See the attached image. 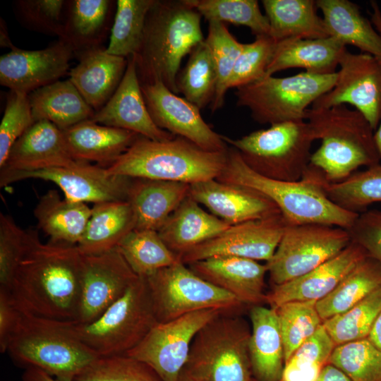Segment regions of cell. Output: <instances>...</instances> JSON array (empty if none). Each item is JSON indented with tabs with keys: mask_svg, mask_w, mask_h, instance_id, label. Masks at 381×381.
Returning <instances> with one entry per match:
<instances>
[{
	"mask_svg": "<svg viewBox=\"0 0 381 381\" xmlns=\"http://www.w3.org/2000/svg\"><path fill=\"white\" fill-rule=\"evenodd\" d=\"M83 255L76 245L42 243L28 230L22 258L8 290L22 313L75 322L80 298Z\"/></svg>",
	"mask_w": 381,
	"mask_h": 381,
	"instance_id": "cell-1",
	"label": "cell"
},
{
	"mask_svg": "<svg viewBox=\"0 0 381 381\" xmlns=\"http://www.w3.org/2000/svg\"><path fill=\"white\" fill-rule=\"evenodd\" d=\"M253 190L273 202L287 224H320L349 229L358 214L333 202L324 190L325 179L309 164L297 181L265 177L250 169L240 153L228 148L225 166L216 179Z\"/></svg>",
	"mask_w": 381,
	"mask_h": 381,
	"instance_id": "cell-2",
	"label": "cell"
},
{
	"mask_svg": "<svg viewBox=\"0 0 381 381\" xmlns=\"http://www.w3.org/2000/svg\"><path fill=\"white\" fill-rule=\"evenodd\" d=\"M204 40L201 16L187 0H155L140 47L133 56L140 85L160 81L179 93L181 61Z\"/></svg>",
	"mask_w": 381,
	"mask_h": 381,
	"instance_id": "cell-3",
	"label": "cell"
},
{
	"mask_svg": "<svg viewBox=\"0 0 381 381\" xmlns=\"http://www.w3.org/2000/svg\"><path fill=\"white\" fill-rule=\"evenodd\" d=\"M306 121L319 147L310 165L328 183H339L357 171L380 164L374 130L358 111L341 104L308 109Z\"/></svg>",
	"mask_w": 381,
	"mask_h": 381,
	"instance_id": "cell-4",
	"label": "cell"
},
{
	"mask_svg": "<svg viewBox=\"0 0 381 381\" xmlns=\"http://www.w3.org/2000/svg\"><path fill=\"white\" fill-rule=\"evenodd\" d=\"M227 150H207L179 136L155 141L139 135L118 159L106 168L112 174L131 179L190 185L217 179L225 166Z\"/></svg>",
	"mask_w": 381,
	"mask_h": 381,
	"instance_id": "cell-5",
	"label": "cell"
},
{
	"mask_svg": "<svg viewBox=\"0 0 381 381\" xmlns=\"http://www.w3.org/2000/svg\"><path fill=\"white\" fill-rule=\"evenodd\" d=\"M71 323L20 312L6 352L24 369L37 368L61 381H75L98 356L76 337Z\"/></svg>",
	"mask_w": 381,
	"mask_h": 381,
	"instance_id": "cell-6",
	"label": "cell"
},
{
	"mask_svg": "<svg viewBox=\"0 0 381 381\" xmlns=\"http://www.w3.org/2000/svg\"><path fill=\"white\" fill-rule=\"evenodd\" d=\"M250 331L237 313H224L195 336L184 370L195 381H252Z\"/></svg>",
	"mask_w": 381,
	"mask_h": 381,
	"instance_id": "cell-7",
	"label": "cell"
},
{
	"mask_svg": "<svg viewBox=\"0 0 381 381\" xmlns=\"http://www.w3.org/2000/svg\"><path fill=\"white\" fill-rule=\"evenodd\" d=\"M157 323L146 278L138 277L95 320L71 323L76 337L98 357L125 355Z\"/></svg>",
	"mask_w": 381,
	"mask_h": 381,
	"instance_id": "cell-8",
	"label": "cell"
},
{
	"mask_svg": "<svg viewBox=\"0 0 381 381\" xmlns=\"http://www.w3.org/2000/svg\"><path fill=\"white\" fill-rule=\"evenodd\" d=\"M222 138L238 150L255 172L288 181H300L303 177L315 141L306 121L274 123L237 139L223 135Z\"/></svg>",
	"mask_w": 381,
	"mask_h": 381,
	"instance_id": "cell-9",
	"label": "cell"
},
{
	"mask_svg": "<svg viewBox=\"0 0 381 381\" xmlns=\"http://www.w3.org/2000/svg\"><path fill=\"white\" fill-rule=\"evenodd\" d=\"M336 80L337 73L266 76L236 88V106L247 108L260 124L306 121L310 105L329 92Z\"/></svg>",
	"mask_w": 381,
	"mask_h": 381,
	"instance_id": "cell-10",
	"label": "cell"
},
{
	"mask_svg": "<svg viewBox=\"0 0 381 381\" xmlns=\"http://www.w3.org/2000/svg\"><path fill=\"white\" fill-rule=\"evenodd\" d=\"M157 322L198 310L238 313L244 306L233 295L197 275L179 261L146 277Z\"/></svg>",
	"mask_w": 381,
	"mask_h": 381,
	"instance_id": "cell-11",
	"label": "cell"
},
{
	"mask_svg": "<svg viewBox=\"0 0 381 381\" xmlns=\"http://www.w3.org/2000/svg\"><path fill=\"white\" fill-rule=\"evenodd\" d=\"M343 228L320 224H287L277 249L266 262L274 286L299 277L339 254L351 243Z\"/></svg>",
	"mask_w": 381,
	"mask_h": 381,
	"instance_id": "cell-12",
	"label": "cell"
},
{
	"mask_svg": "<svg viewBox=\"0 0 381 381\" xmlns=\"http://www.w3.org/2000/svg\"><path fill=\"white\" fill-rule=\"evenodd\" d=\"M224 313L227 312L202 310L168 322H157L125 355L147 363L163 381H178L187 363L195 336L207 323Z\"/></svg>",
	"mask_w": 381,
	"mask_h": 381,
	"instance_id": "cell-13",
	"label": "cell"
},
{
	"mask_svg": "<svg viewBox=\"0 0 381 381\" xmlns=\"http://www.w3.org/2000/svg\"><path fill=\"white\" fill-rule=\"evenodd\" d=\"M51 181L59 187L68 200L94 204L127 200L133 179L114 175L106 167L78 162L74 165L29 171H1L4 187L24 179Z\"/></svg>",
	"mask_w": 381,
	"mask_h": 381,
	"instance_id": "cell-14",
	"label": "cell"
},
{
	"mask_svg": "<svg viewBox=\"0 0 381 381\" xmlns=\"http://www.w3.org/2000/svg\"><path fill=\"white\" fill-rule=\"evenodd\" d=\"M334 87L313 108L350 104L367 119L374 131L381 121V59L346 51Z\"/></svg>",
	"mask_w": 381,
	"mask_h": 381,
	"instance_id": "cell-15",
	"label": "cell"
},
{
	"mask_svg": "<svg viewBox=\"0 0 381 381\" xmlns=\"http://www.w3.org/2000/svg\"><path fill=\"white\" fill-rule=\"evenodd\" d=\"M286 223L281 214L231 226L181 256L186 265L219 256L267 262L274 255Z\"/></svg>",
	"mask_w": 381,
	"mask_h": 381,
	"instance_id": "cell-16",
	"label": "cell"
},
{
	"mask_svg": "<svg viewBox=\"0 0 381 381\" xmlns=\"http://www.w3.org/2000/svg\"><path fill=\"white\" fill-rule=\"evenodd\" d=\"M148 111L155 123L210 151H226V143L202 119L200 109L179 97L160 81L140 85Z\"/></svg>",
	"mask_w": 381,
	"mask_h": 381,
	"instance_id": "cell-17",
	"label": "cell"
},
{
	"mask_svg": "<svg viewBox=\"0 0 381 381\" xmlns=\"http://www.w3.org/2000/svg\"><path fill=\"white\" fill-rule=\"evenodd\" d=\"M138 277L117 248L99 255H83L80 298L75 323L95 320Z\"/></svg>",
	"mask_w": 381,
	"mask_h": 381,
	"instance_id": "cell-18",
	"label": "cell"
},
{
	"mask_svg": "<svg viewBox=\"0 0 381 381\" xmlns=\"http://www.w3.org/2000/svg\"><path fill=\"white\" fill-rule=\"evenodd\" d=\"M10 49L0 57V83L28 95L66 74L74 54L61 40L40 50H24L13 44Z\"/></svg>",
	"mask_w": 381,
	"mask_h": 381,
	"instance_id": "cell-19",
	"label": "cell"
},
{
	"mask_svg": "<svg viewBox=\"0 0 381 381\" xmlns=\"http://www.w3.org/2000/svg\"><path fill=\"white\" fill-rule=\"evenodd\" d=\"M116 90L90 120L102 125L127 130L155 141L176 137L153 121L147 108L133 56Z\"/></svg>",
	"mask_w": 381,
	"mask_h": 381,
	"instance_id": "cell-20",
	"label": "cell"
},
{
	"mask_svg": "<svg viewBox=\"0 0 381 381\" xmlns=\"http://www.w3.org/2000/svg\"><path fill=\"white\" fill-rule=\"evenodd\" d=\"M189 195L230 226L281 214L262 194L216 179L190 184Z\"/></svg>",
	"mask_w": 381,
	"mask_h": 381,
	"instance_id": "cell-21",
	"label": "cell"
},
{
	"mask_svg": "<svg viewBox=\"0 0 381 381\" xmlns=\"http://www.w3.org/2000/svg\"><path fill=\"white\" fill-rule=\"evenodd\" d=\"M365 250L353 241L339 254L306 274L275 285L266 294V302L276 308L290 301H316L327 296L339 282L367 257Z\"/></svg>",
	"mask_w": 381,
	"mask_h": 381,
	"instance_id": "cell-22",
	"label": "cell"
},
{
	"mask_svg": "<svg viewBox=\"0 0 381 381\" xmlns=\"http://www.w3.org/2000/svg\"><path fill=\"white\" fill-rule=\"evenodd\" d=\"M197 275L233 295L243 305L266 302V264L234 256H219L187 265Z\"/></svg>",
	"mask_w": 381,
	"mask_h": 381,
	"instance_id": "cell-23",
	"label": "cell"
},
{
	"mask_svg": "<svg viewBox=\"0 0 381 381\" xmlns=\"http://www.w3.org/2000/svg\"><path fill=\"white\" fill-rule=\"evenodd\" d=\"M62 131L45 121L35 122L13 145L1 171H29L72 166Z\"/></svg>",
	"mask_w": 381,
	"mask_h": 381,
	"instance_id": "cell-24",
	"label": "cell"
},
{
	"mask_svg": "<svg viewBox=\"0 0 381 381\" xmlns=\"http://www.w3.org/2000/svg\"><path fill=\"white\" fill-rule=\"evenodd\" d=\"M78 56L79 63L69 71V80L95 112L97 111L116 90L125 73L128 59L110 54L102 47Z\"/></svg>",
	"mask_w": 381,
	"mask_h": 381,
	"instance_id": "cell-25",
	"label": "cell"
},
{
	"mask_svg": "<svg viewBox=\"0 0 381 381\" xmlns=\"http://www.w3.org/2000/svg\"><path fill=\"white\" fill-rule=\"evenodd\" d=\"M61 131L68 150L75 161L95 162L104 167L118 159L140 135L90 119Z\"/></svg>",
	"mask_w": 381,
	"mask_h": 381,
	"instance_id": "cell-26",
	"label": "cell"
},
{
	"mask_svg": "<svg viewBox=\"0 0 381 381\" xmlns=\"http://www.w3.org/2000/svg\"><path fill=\"white\" fill-rule=\"evenodd\" d=\"M248 351L256 381H280L285 365L284 346L275 308L261 305L250 310Z\"/></svg>",
	"mask_w": 381,
	"mask_h": 381,
	"instance_id": "cell-27",
	"label": "cell"
},
{
	"mask_svg": "<svg viewBox=\"0 0 381 381\" xmlns=\"http://www.w3.org/2000/svg\"><path fill=\"white\" fill-rule=\"evenodd\" d=\"M346 46L337 39L326 37L317 39H288L277 42L265 76L289 69L303 68L315 75L337 73Z\"/></svg>",
	"mask_w": 381,
	"mask_h": 381,
	"instance_id": "cell-28",
	"label": "cell"
},
{
	"mask_svg": "<svg viewBox=\"0 0 381 381\" xmlns=\"http://www.w3.org/2000/svg\"><path fill=\"white\" fill-rule=\"evenodd\" d=\"M190 184L133 179L127 200L135 217V229L157 231L189 195Z\"/></svg>",
	"mask_w": 381,
	"mask_h": 381,
	"instance_id": "cell-29",
	"label": "cell"
},
{
	"mask_svg": "<svg viewBox=\"0 0 381 381\" xmlns=\"http://www.w3.org/2000/svg\"><path fill=\"white\" fill-rule=\"evenodd\" d=\"M231 226L200 207L189 195L157 231L167 246L181 256Z\"/></svg>",
	"mask_w": 381,
	"mask_h": 381,
	"instance_id": "cell-30",
	"label": "cell"
},
{
	"mask_svg": "<svg viewBox=\"0 0 381 381\" xmlns=\"http://www.w3.org/2000/svg\"><path fill=\"white\" fill-rule=\"evenodd\" d=\"M114 1H66L64 12V31L61 40L77 56L97 47L109 29Z\"/></svg>",
	"mask_w": 381,
	"mask_h": 381,
	"instance_id": "cell-31",
	"label": "cell"
},
{
	"mask_svg": "<svg viewBox=\"0 0 381 381\" xmlns=\"http://www.w3.org/2000/svg\"><path fill=\"white\" fill-rule=\"evenodd\" d=\"M329 37L381 59V35L365 18L359 6L349 0H317Z\"/></svg>",
	"mask_w": 381,
	"mask_h": 381,
	"instance_id": "cell-32",
	"label": "cell"
},
{
	"mask_svg": "<svg viewBox=\"0 0 381 381\" xmlns=\"http://www.w3.org/2000/svg\"><path fill=\"white\" fill-rule=\"evenodd\" d=\"M28 98L35 122L48 121L61 130L90 119L95 114L69 78L37 89Z\"/></svg>",
	"mask_w": 381,
	"mask_h": 381,
	"instance_id": "cell-33",
	"label": "cell"
},
{
	"mask_svg": "<svg viewBox=\"0 0 381 381\" xmlns=\"http://www.w3.org/2000/svg\"><path fill=\"white\" fill-rule=\"evenodd\" d=\"M134 229L135 217L128 200L96 203L76 246L85 255L104 253L116 248Z\"/></svg>",
	"mask_w": 381,
	"mask_h": 381,
	"instance_id": "cell-34",
	"label": "cell"
},
{
	"mask_svg": "<svg viewBox=\"0 0 381 381\" xmlns=\"http://www.w3.org/2000/svg\"><path fill=\"white\" fill-rule=\"evenodd\" d=\"M37 226L50 242L77 245L90 218L92 208L86 203L62 198L49 190L42 195L34 211Z\"/></svg>",
	"mask_w": 381,
	"mask_h": 381,
	"instance_id": "cell-35",
	"label": "cell"
},
{
	"mask_svg": "<svg viewBox=\"0 0 381 381\" xmlns=\"http://www.w3.org/2000/svg\"><path fill=\"white\" fill-rule=\"evenodd\" d=\"M262 4L270 36L277 42L329 37L314 0H262Z\"/></svg>",
	"mask_w": 381,
	"mask_h": 381,
	"instance_id": "cell-36",
	"label": "cell"
},
{
	"mask_svg": "<svg viewBox=\"0 0 381 381\" xmlns=\"http://www.w3.org/2000/svg\"><path fill=\"white\" fill-rule=\"evenodd\" d=\"M381 286V265L367 256L327 296L316 302L325 321L341 314Z\"/></svg>",
	"mask_w": 381,
	"mask_h": 381,
	"instance_id": "cell-37",
	"label": "cell"
},
{
	"mask_svg": "<svg viewBox=\"0 0 381 381\" xmlns=\"http://www.w3.org/2000/svg\"><path fill=\"white\" fill-rule=\"evenodd\" d=\"M133 272L146 278L181 260L153 230L133 229L116 247Z\"/></svg>",
	"mask_w": 381,
	"mask_h": 381,
	"instance_id": "cell-38",
	"label": "cell"
},
{
	"mask_svg": "<svg viewBox=\"0 0 381 381\" xmlns=\"http://www.w3.org/2000/svg\"><path fill=\"white\" fill-rule=\"evenodd\" d=\"M155 0H117L106 52L128 58L138 51L147 13Z\"/></svg>",
	"mask_w": 381,
	"mask_h": 381,
	"instance_id": "cell-39",
	"label": "cell"
},
{
	"mask_svg": "<svg viewBox=\"0 0 381 381\" xmlns=\"http://www.w3.org/2000/svg\"><path fill=\"white\" fill-rule=\"evenodd\" d=\"M217 77L210 49L204 40L189 54L183 69L177 77V87L184 98L200 109L213 101Z\"/></svg>",
	"mask_w": 381,
	"mask_h": 381,
	"instance_id": "cell-40",
	"label": "cell"
},
{
	"mask_svg": "<svg viewBox=\"0 0 381 381\" xmlns=\"http://www.w3.org/2000/svg\"><path fill=\"white\" fill-rule=\"evenodd\" d=\"M323 186L327 197L336 205L361 213L370 205L381 202V164L356 171L339 183L325 181Z\"/></svg>",
	"mask_w": 381,
	"mask_h": 381,
	"instance_id": "cell-41",
	"label": "cell"
},
{
	"mask_svg": "<svg viewBox=\"0 0 381 381\" xmlns=\"http://www.w3.org/2000/svg\"><path fill=\"white\" fill-rule=\"evenodd\" d=\"M381 312V286L348 310L323 321L336 346L368 338Z\"/></svg>",
	"mask_w": 381,
	"mask_h": 381,
	"instance_id": "cell-42",
	"label": "cell"
},
{
	"mask_svg": "<svg viewBox=\"0 0 381 381\" xmlns=\"http://www.w3.org/2000/svg\"><path fill=\"white\" fill-rule=\"evenodd\" d=\"M208 22L248 28L255 37L270 35V24L256 0H187Z\"/></svg>",
	"mask_w": 381,
	"mask_h": 381,
	"instance_id": "cell-43",
	"label": "cell"
},
{
	"mask_svg": "<svg viewBox=\"0 0 381 381\" xmlns=\"http://www.w3.org/2000/svg\"><path fill=\"white\" fill-rule=\"evenodd\" d=\"M335 346L322 325L286 361L280 381H317Z\"/></svg>",
	"mask_w": 381,
	"mask_h": 381,
	"instance_id": "cell-44",
	"label": "cell"
},
{
	"mask_svg": "<svg viewBox=\"0 0 381 381\" xmlns=\"http://www.w3.org/2000/svg\"><path fill=\"white\" fill-rule=\"evenodd\" d=\"M208 25L205 40L210 49L217 77L216 92L210 104L212 111L214 112L224 104L228 82L244 43L238 42L224 23L210 21Z\"/></svg>",
	"mask_w": 381,
	"mask_h": 381,
	"instance_id": "cell-45",
	"label": "cell"
},
{
	"mask_svg": "<svg viewBox=\"0 0 381 381\" xmlns=\"http://www.w3.org/2000/svg\"><path fill=\"white\" fill-rule=\"evenodd\" d=\"M329 363L351 381H381V350L368 338L336 346Z\"/></svg>",
	"mask_w": 381,
	"mask_h": 381,
	"instance_id": "cell-46",
	"label": "cell"
},
{
	"mask_svg": "<svg viewBox=\"0 0 381 381\" xmlns=\"http://www.w3.org/2000/svg\"><path fill=\"white\" fill-rule=\"evenodd\" d=\"M284 346L285 363L322 325L316 301H290L275 308Z\"/></svg>",
	"mask_w": 381,
	"mask_h": 381,
	"instance_id": "cell-47",
	"label": "cell"
},
{
	"mask_svg": "<svg viewBox=\"0 0 381 381\" xmlns=\"http://www.w3.org/2000/svg\"><path fill=\"white\" fill-rule=\"evenodd\" d=\"M75 381H163L147 363L127 355L98 357Z\"/></svg>",
	"mask_w": 381,
	"mask_h": 381,
	"instance_id": "cell-48",
	"label": "cell"
},
{
	"mask_svg": "<svg viewBox=\"0 0 381 381\" xmlns=\"http://www.w3.org/2000/svg\"><path fill=\"white\" fill-rule=\"evenodd\" d=\"M277 44L270 35L257 36L253 42L244 44L228 82V89L238 88L264 78Z\"/></svg>",
	"mask_w": 381,
	"mask_h": 381,
	"instance_id": "cell-49",
	"label": "cell"
},
{
	"mask_svg": "<svg viewBox=\"0 0 381 381\" xmlns=\"http://www.w3.org/2000/svg\"><path fill=\"white\" fill-rule=\"evenodd\" d=\"M64 0H18L14 2L15 13L28 29L62 37Z\"/></svg>",
	"mask_w": 381,
	"mask_h": 381,
	"instance_id": "cell-50",
	"label": "cell"
},
{
	"mask_svg": "<svg viewBox=\"0 0 381 381\" xmlns=\"http://www.w3.org/2000/svg\"><path fill=\"white\" fill-rule=\"evenodd\" d=\"M34 123L28 95L10 90L0 124V168L14 143Z\"/></svg>",
	"mask_w": 381,
	"mask_h": 381,
	"instance_id": "cell-51",
	"label": "cell"
},
{
	"mask_svg": "<svg viewBox=\"0 0 381 381\" xmlns=\"http://www.w3.org/2000/svg\"><path fill=\"white\" fill-rule=\"evenodd\" d=\"M28 230L9 215L0 214V289L8 290L24 253Z\"/></svg>",
	"mask_w": 381,
	"mask_h": 381,
	"instance_id": "cell-52",
	"label": "cell"
},
{
	"mask_svg": "<svg viewBox=\"0 0 381 381\" xmlns=\"http://www.w3.org/2000/svg\"><path fill=\"white\" fill-rule=\"evenodd\" d=\"M351 241L359 245L367 255L381 265V209L359 213L347 229Z\"/></svg>",
	"mask_w": 381,
	"mask_h": 381,
	"instance_id": "cell-53",
	"label": "cell"
},
{
	"mask_svg": "<svg viewBox=\"0 0 381 381\" xmlns=\"http://www.w3.org/2000/svg\"><path fill=\"white\" fill-rule=\"evenodd\" d=\"M20 311L13 305L8 291L0 289V351L6 352L10 337L16 325Z\"/></svg>",
	"mask_w": 381,
	"mask_h": 381,
	"instance_id": "cell-54",
	"label": "cell"
},
{
	"mask_svg": "<svg viewBox=\"0 0 381 381\" xmlns=\"http://www.w3.org/2000/svg\"><path fill=\"white\" fill-rule=\"evenodd\" d=\"M317 381H351L342 371L327 363L322 370Z\"/></svg>",
	"mask_w": 381,
	"mask_h": 381,
	"instance_id": "cell-55",
	"label": "cell"
},
{
	"mask_svg": "<svg viewBox=\"0 0 381 381\" xmlns=\"http://www.w3.org/2000/svg\"><path fill=\"white\" fill-rule=\"evenodd\" d=\"M23 381H61L53 378V376L49 375L44 370L34 367L25 369L22 375Z\"/></svg>",
	"mask_w": 381,
	"mask_h": 381,
	"instance_id": "cell-56",
	"label": "cell"
},
{
	"mask_svg": "<svg viewBox=\"0 0 381 381\" xmlns=\"http://www.w3.org/2000/svg\"><path fill=\"white\" fill-rule=\"evenodd\" d=\"M372 8L370 15V21L376 30L381 35V11L380 6L375 1H370Z\"/></svg>",
	"mask_w": 381,
	"mask_h": 381,
	"instance_id": "cell-57",
	"label": "cell"
},
{
	"mask_svg": "<svg viewBox=\"0 0 381 381\" xmlns=\"http://www.w3.org/2000/svg\"><path fill=\"white\" fill-rule=\"evenodd\" d=\"M368 339L381 350V312L371 329Z\"/></svg>",
	"mask_w": 381,
	"mask_h": 381,
	"instance_id": "cell-58",
	"label": "cell"
},
{
	"mask_svg": "<svg viewBox=\"0 0 381 381\" xmlns=\"http://www.w3.org/2000/svg\"><path fill=\"white\" fill-rule=\"evenodd\" d=\"M12 44H13L8 37V35L6 29L5 25H3L1 23V46L10 48V47Z\"/></svg>",
	"mask_w": 381,
	"mask_h": 381,
	"instance_id": "cell-59",
	"label": "cell"
},
{
	"mask_svg": "<svg viewBox=\"0 0 381 381\" xmlns=\"http://www.w3.org/2000/svg\"><path fill=\"white\" fill-rule=\"evenodd\" d=\"M374 139L376 147L381 159V121L374 132Z\"/></svg>",
	"mask_w": 381,
	"mask_h": 381,
	"instance_id": "cell-60",
	"label": "cell"
},
{
	"mask_svg": "<svg viewBox=\"0 0 381 381\" xmlns=\"http://www.w3.org/2000/svg\"><path fill=\"white\" fill-rule=\"evenodd\" d=\"M178 381H195L184 370L181 372Z\"/></svg>",
	"mask_w": 381,
	"mask_h": 381,
	"instance_id": "cell-61",
	"label": "cell"
},
{
	"mask_svg": "<svg viewBox=\"0 0 381 381\" xmlns=\"http://www.w3.org/2000/svg\"><path fill=\"white\" fill-rule=\"evenodd\" d=\"M252 381H256V380L253 378Z\"/></svg>",
	"mask_w": 381,
	"mask_h": 381,
	"instance_id": "cell-62",
	"label": "cell"
}]
</instances>
